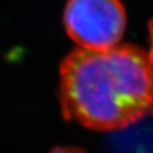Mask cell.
<instances>
[{"label": "cell", "instance_id": "7a4b0ae2", "mask_svg": "<svg viewBox=\"0 0 153 153\" xmlns=\"http://www.w3.org/2000/svg\"><path fill=\"white\" fill-rule=\"evenodd\" d=\"M64 24L79 48L103 51L118 45L126 27L119 0H68Z\"/></svg>", "mask_w": 153, "mask_h": 153}, {"label": "cell", "instance_id": "3957f363", "mask_svg": "<svg viewBox=\"0 0 153 153\" xmlns=\"http://www.w3.org/2000/svg\"><path fill=\"white\" fill-rule=\"evenodd\" d=\"M50 153H85L81 149L76 148H57Z\"/></svg>", "mask_w": 153, "mask_h": 153}, {"label": "cell", "instance_id": "6da1fadb", "mask_svg": "<svg viewBox=\"0 0 153 153\" xmlns=\"http://www.w3.org/2000/svg\"><path fill=\"white\" fill-rule=\"evenodd\" d=\"M66 119L94 131L123 129L153 114V64L140 47L77 48L60 66Z\"/></svg>", "mask_w": 153, "mask_h": 153}, {"label": "cell", "instance_id": "277c9868", "mask_svg": "<svg viewBox=\"0 0 153 153\" xmlns=\"http://www.w3.org/2000/svg\"><path fill=\"white\" fill-rule=\"evenodd\" d=\"M149 56L153 64V19L150 22V52H149Z\"/></svg>", "mask_w": 153, "mask_h": 153}]
</instances>
